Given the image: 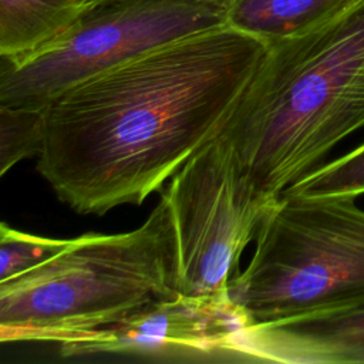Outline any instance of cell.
I'll use <instances>...</instances> for the list:
<instances>
[{
  "mask_svg": "<svg viewBox=\"0 0 364 364\" xmlns=\"http://www.w3.org/2000/svg\"><path fill=\"white\" fill-rule=\"evenodd\" d=\"M266 50L223 24L71 87L43 109L37 171L81 215L141 205L222 132Z\"/></svg>",
  "mask_w": 364,
  "mask_h": 364,
  "instance_id": "obj_1",
  "label": "cell"
},
{
  "mask_svg": "<svg viewBox=\"0 0 364 364\" xmlns=\"http://www.w3.org/2000/svg\"><path fill=\"white\" fill-rule=\"evenodd\" d=\"M364 128V0L272 43L222 129L253 192L274 202Z\"/></svg>",
  "mask_w": 364,
  "mask_h": 364,
  "instance_id": "obj_2",
  "label": "cell"
},
{
  "mask_svg": "<svg viewBox=\"0 0 364 364\" xmlns=\"http://www.w3.org/2000/svg\"><path fill=\"white\" fill-rule=\"evenodd\" d=\"M165 200L131 232L85 233L41 266L0 283V341L64 344L175 296Z\"/></svg>",
  "mask_w": 364,
  "mask_h": 364,
  "instance_id": "obj_3",
  "label": "cell"
},
{
  "mask_svg": "<svg viewBox=\"0 0 364 364\" xmlns=\"http://www.w3.org/2000/svg\"><path fill=\"white\" fill-rule=\"evenodd\" d=\"M229 297L249 324L364 304V210L355 198L282 193Z\"/></svg>",
  "mask_w": 364,
  "mask_h": 364,
  "instance_id": "obj_4",
  "label": "cell"
},
{
  "mask_svg": "<svg viewBox=\"0 0 364 364\" xmlns=\"http://www.w3.org/2000/svg\"><path fill=\"white\" fill-rule=\"evenodd\" d=\"M233 0H97L64 34L1 58L0 104L44 109L71 87L173 40L226 24Z\"/></svg>",
  "mask_w": 364,
  "mask_h": 364,
  "instance_id": "obj_5",
  "label": "cell"
},
{
  "mask_svg": "<svg viewBox=\"0 0 364 364\" xmlns=\"http://www.w3.org/2000/svg\"><path fill=\"white\" fill-rule=\"evenodd\" d=\"M161 198L172 223L176 293L229 294L240 257L273 202L249 186L222 134L179 168Z\"/></svg>",
  "mask_w": 364,
  "mask_h": 364,
  "instance_id": "obj_6",
  "label": "cell"
},
{
  "mask_svg": "<svg viewBox=\"0 0 364 364\" xmlns=\"http://www.w3.org/2000/svg\"><path fill=\"white\" fill-rule=\"evenodd\" d=\"M247 326L246 314L229 294L196 297L178 293L148 303L84 337L60 344V354L232 361L233 346Z\"/></svg>",
  "mask_w": 364,
  "mask_h": 364,
  "instance_id": "obj_7",
  "label": "cell"
},
{
  "mask_svg": "<svg viewBox=\"0 0 364 364\" xmlns=\"http://www.w3.org/2000/svg\"><path fill=\"white\" fill-rule=\"evenodd\" d=\"M232 361L364 364V304L249 324L233 346Z\"/></svg>",
  "mask_w": 364,
  "mask_h": 364,
  "instance_id": "obj_8",
  "label": "cell"
},
{
  "mask_svg": "<svg viewBox=\"0 0 364 364\" xmlns=\"http://www.w3.org/2000/svg\"><path fill=\"white\" fill-rule=\"evenodd\" d=\"M97 0H0V58L17 60L71 28Z\"/></svg>",
  "mask_w": 364,
  "mask_h": 364,
  "instance_id": "obj_9",
  "label": "cell"
},
{
  "mask_svg": "<svg viewBox=\"0 0 364 364\" xmlns=\"http://www.w3.org/2000/svg\"><path fill=\"white\" fill-rule=\"evenodd\" d=\"M344 0H233L226 24L267 46L293 37L331 13Z\"/></svg>",
  "mask_w": 364,
  "mask_h": 364,
  "instance_id": "obj_10",
  "label": "cell"
},
{
  "mask_svg": "<svg viewBox=\"0 0 364 364\" xmlns=\"http://www.w3.org/2000/svg\"><path fill=\"white\" fill-rule=\"evenodd\" d=\"M46 122L43 109L0 104V173L43 151Z\"/></svg>",
  "mask_w": 364,
  "mask_h": 364,
  "instance_id": "obj_11",
  "label": "cell"
},
{
  "mask_svg": "<svg viewBox=\"0 0 364 364\" xmlns=\"http://www.w3.org/2000/svg\"><path fill=\"white\" fill-rule=\"evenodd\" d=\"M287 191L355 199L364 195V142L350 152L318 165Z\"/></svg>",
  "mask_w": 364,
  "mask_h": 364,
  "instance_id": "obj_12",
  "label": "cell"
},
{
  "mask_svg": "<svg viewBox=\"0 0 364 364\" xmlns=\"http://www.w3.org/2000/svg\"><path fill=\"white\" fill-rule=\"evenodd\" d=\"M70 239H54L0 225V283L20 277L58 255Z\"/></svg>",
  "mask_w": 364,
  "mask_h": 364,
  "instance_id": "obj_13",
  "label": "cell"
}]
</instances>
